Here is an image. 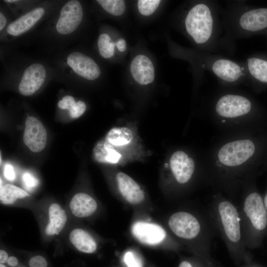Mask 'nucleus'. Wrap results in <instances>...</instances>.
I'll use <instances>...</instances> for the list:
<instances>
[{"label":"nucleus","mask_w":267,"mask_h":267,"mask_svg":"<svg viewBox=\"0 0 267 267\" xmlns=\"http://www.w3.org/2000/svg\"><path fill=\"white\" fill-rule=\"evenodd\" d=\"M207 215L229 251L244 256L246 248L239 208L228 199L216 196L209 204Z\"/></svg>","instance_id":"1"},{"label":"nucleus","mask_w":267,"mask_h":267,"mask_svg":"<svg viewBox=\"0 0 267 267\" xmlns=\"http://www.w3.org/2000/svg\"><path fill=\"white\" fill-rule=\"evenodd\" d=\"M217 6L212 1H197L184 20L185 30L194 43L204 51H214L221 34Z\"/></svg>","instance_id":"2"},{"label":"nucleus","mask_w":267,"mask_h":267,"mask_svg":"<svg viewBox=\"0 0 267 267\" xmlns=\"http://www.w3.org/2000/svg\"><path fill=\"white\" fill-rule=\"evenodd\" d=\"M238 208L245 245L247 248H257L267 234V210L263 197L256 190H252Z\"/></svg>","instance_id":"3"},{"label":"nucleus","mask_w":267,"mask_h":267,"mask_svg":"<svg viewBox=\"0 0 267 267\" xmlns=\"http://www.w3.org/2000/svg\"><path fill=\"white\" fill-rule=\"evenodd\" d=\"M227 17L226 29L235 37H249L267 30V7L238 4Z\"/></svg>","instance_id":"4"},{"label":"nucleus","mask_w":267,"mask_h":267,"mask_svg":"<svg viewBox=\"0 0 267 267\" xmlns=\"http://www.w3.org/2000/svg\"><path fill=\"white\" fill-rule=\"evenodd\" d=\"M257 149L253 140L249 139L237 140L223 145L220 149L218 157L224 166L236 167L253 157Z\"/></svg>","instance_id":"5"},{"label":"nucleus","mask_w":267,"mask_h":267,"mask_svg":"<svg viewBox=\"0 0 267 267\" xmlns=\"http://www.w3.org/2000/svg\"><path fill=\"white\" fill-rule=\"evenodd\" d=\"M253 102L238 94H227L217 101L215 109L218 115L225 118H235L246 115L253 110Z\"/></svg>","instance_id":"6"},{"label":"nucleus","mask_w":267,"mask_h":267,"mask_svg":"<svg viewBox=\"0 0 267 267\" xmlns=\"http://www.w3.org/2000/svg\"><path fill=\"white\" fill-rule=\"evenodd\" d=\"M83 16L81 4L78 0L68 1L60 10L56 29L62 35H67L74 32L81 23Z\"/></svg>","instance_id":"7"},{"label":"nucleus","mask_w":267,"mask_h":267,"mask_svg":"<svg viewBox=\"0 0 267 267\" xmlns=\"http://www.w3.org/2000/svg\"><path fill=\"white\" fill-rule=\"evenodd\" d=\"M47 139L46 130L36 118L28 117L25 122L23 141L31 151L39 152L45 146Z\"/></svg>","instance_id":"8"},{"label":"nucleus","mask_w":267,"mask_h":267,"mask_svg":"<svg viewBox=\"0 0 267 267\" xmlns=\"http://www.w3.org/2000/svg\"><path fill=\"white\" fill-rule=\"evenodd\" d=\"M170 166L176 181L180 184L188 182L191 178L195 170L193 159L180 150L175 152L170 159Z\"/></svg>","instance_id":"9"},{"label":"nucleus","mask_w":267,"mask_h":267,"mask_svg":"<svg viewBox=\"0 0 267 267\" xmlns=\"http://www.w3.org/2000/svg\"><path fill=\"white\" fill-rule=\"evenodd\" d=\"M46 78V71L41 64L34 63L24 71L18 87L20 93L29 96L36 92L42 86Z\"/></svg>","instance_id":"10"},{"label":"nucleus","mask_w":267,"mask_h":267,"mask_svg":"<svg viewBox=\"0 0 267 267\" xmlns=\"http://www.w3.org/2000/svg\"><path fill=\"white\" fill-rule=\"evenodd\" d=\"M67 63L77 74L88 80H95L100 74L99 67L95 62L83 53H70Z\"/></svg>","instance_id":"11"},{"label":"nucleus","mask_w":267,"mask_h":267,"mask_svg":"<svg viewBox=\"0 0 267 267\" xmlns=\"http://www.w3.org/2000/svg\"><path fill=\"white\" fill-rule=\"evenodd\" d=\"M134 236L140 242L148 245H155L166 238L165 230L159 225L142 222H135L132 226Z\"/></svg>","instance_id":"12"},{"label":"nucleus","mask_w":267,"mask_h":267,"mask_svg":"<svg viewBox=\"0 0 267 267\" xmlns=\"http://www.w3.org/2000/svg\"><path fill=\"white\" fill-rule=\"evenodd\" d=\"M244 64L248 79L259 86H267V54H253L247 58Z\"/></svg>","instance_id":"13"},{"label":"nucleus","mask_w":267,"mask_h":267,"mask_svg":"<svg viewBox=\"0 0 267 267\" xmlns=\"http://www.w3.org/2000/svg\"><path fill=\"white\" fill-rule=\"evenodd\" d=\"M130 71L134 79L140 85L150 84L154 79L153 63L148 57L143 54L137 55L133 59Z\"/></svg>","instance_id":"14"},{"label":"nucleus","mask_w":267,"mask_h":267,"mask_svg":"<svg viewBox=\"0 0 267 267\" xmlns=\"http://www.w3.org/2000/svg\"><path fill=\"white\" fill-rule=\"evenodd\" d=\"M116 179L122 196L129 203L137 204L144 198V194L137 182L128 175L119 172Z\"/></svg>","instance_id":"15"},{"label":"nucleus","mask_w":267,"mask_h":267,"mask_svg":"<svg viewBox=\"0 0 267 267\" xmlns=\"http://www.w3.org/2000/svg\"><path fill=\"white\" fill-rule=\"evenodd\" d=\"M44 13V9L41 7L27 12L7 26L6 29L7 33L14 36H17L25 33L36 24Z\"/></svg>","instance_id":"16"},{"label":"nucleus","mask_w":267,"mask_h":267,"mask_svg":"<svg viewBox=\"0 0 267 267\" xmlns=\"http://www.w3.org/2000/svg\"><path fill=\"white\" fill-rule=\"evenodd\" d=\"M70 208L73 214L77 217L84 218L93 214L97 209V203L90 195L78 193L72 198Z\"/></svg>","instance_id":"17"},{"label":"nucleus","mask_w":267,"mask_h":267,"mask_svg":"<svg viewBox=\"0 0 267 267\" xmlns=\"http://www.w3.org/2000/svg\"><path fill=\"white\" fill-rule=\"evenodd\" d=\"M49 222L45 228L49 235L58 234L64 227L67 221L65 211L57 203L50 205L48 209Z\"/></svg>","instance_id":"18"},{"label":"nucleus","mask_w":267,"mask_h":267,"mask_svg":"<svg viewBox=\"0 0 267 267\" xmlns=\"http://www.w3.org/2000/svg\"><path fill=\"white\" fill-rule=\"evenodd\" d=\"M69 239L75 247L80 251L91 253L96 249V244L92 236L87 231L80 228L71 231Z\"/></svg>","instance_id":"19"},{"label":"nucleus","mask_w":267,"mask_h":267,"mask_svg":"<svg viewBox=\"0 0 267 267\" xmlns=\"http://www.w3.org/2000/svg\"><path fill=\"white\" fill-rule=\"evenodd\" d=\"M93 154L95 160L99 162L117 163L121 155L114 149L113 146L106 140L98 142L94 146Z\"/></svg>","instance_id":"20"},{"label":"nucleus","mask_w":267,"mask_h":267,"mask_svg":"<svg viewBox=\"0 0 267 267\" xmlns=\"http://www.w3.org/2000/svg\"><path fill=\"white\" fill-rule=\"evenodd\" d=\"M133 138L130 129L121 127L111 129L107 134L105 140L113 146H121L129 144Z\"/></svg>","instance_id":"21"},{"label":"nucleus","mask_w":267,"mask_h":267,"mask_svg":"<svg viewBox=\"0 0 267 267\" xmlns=\"http://www.w3.org/2000/svg\"><path fill=\"white\" fill-rule=\"evenodd\" d=\"M29 196L26 191L15 185L10 184L0 185V199L3 204H11L18 199Z\"/></svg>","instance_id":"22"},{"label":"nucleus","mask_w":267,"mask_h":267,"mask_svg":"<svg viewBox=\"0 0 267 267\" xmlns=\"http://www.w3.org/2000/svg\"><path fill=\"white\" fill-rule=\"evenodd\" d=\"M97 45L99 53L102 57L109 58L113 56L115 43L112 41L108 34H102L99 36Z\"/></svg>","instance_id":"23"},{"label":"nucleus","mask_w":267,"mask_h":267,"mask_svg":"<svg viewBox=\"0 0 267 267\" xmlns=\"http://www.w3.org/2000/svg\"><path fill=\"white\" fill-rule=\"evenodd\" d=\"M97 2L106 11L114 16H120L125 11V2L122 0H97Z\"/></svg>","instance_id":"24"},{"label":"nucleus","mask_w":267,"mask_h":267,"mask_svg":"<svg viewBox=\"0 0 267 267\" xmlns=\"http://www.w3.org/2000/svg\"><path fill=\"white\" fill-rule=\"evenodd\" d=\"M160 2V0H139L137 1V8L140 14L149 16L155 11Z\"/></svg>","instance_id":"25"},{"label":"nucleus","mask_w":267,"mask_h":267,"mask_svg":"<svg viewBox=\"0 0 267 267\" xmlns=\"http://www.w3.org/2000/svg\"><path fill=\"white\" fill-rule=\"evenodd\" d=\"M86 110V105L82 101H79L76 105L69 110L70 116L72 118H77L81 116Z\"/></svg>","instance_id":"26"},{"label":"nucleus","mask_w":267,"mask_h":267,"mask_svg":"<svg viewBox=\"0 0 267 267\" xmlns=\"http://www.w3.org/2000/svg\"><path fill=\"white\" fill-rule=\"evenodd\" d=\"M124 261L128 267H142L140 261L131 252L125 254Z\"/></svg>","instance_id":"27"},{"label":"nucleus","mask_w":267,"mask_h":267,"mask_svg":"<svg viewBox=\"0 0 267 267\" xmlns=\"http://www.w3.org/2000/svg\"><path fill=\"white\" fill-rule=\"evenodd\" d=\"M73 97L66 95L58 102V106L62 109L70 110L76 104Z\"/></svg>","instance_id":"28"},{"label":"nucleus","mask_w":267,"mask_h":267,"mask_svg":"<svg viewBox=\"0 0 267 267\" xmlns=\"http://www.w3.org/2000/svg\"><path fill=\"white\" fill-rule=\"evenodd\" d=\"M22 180L24 185L28 189L34 188L38 184V179L28 172H25L23 175Z\"/></svg>","instance_id":"29"},{"label":"nucleus","mask_w":267,"mask_h":267,"mask_svg":"<svg viewBox=\"0 0 267 267\" xmlns=\"http://www.w3.org/2000/svg\"><path fill=\"white\" fill-rule=\"evenodd\" d=\"M29 266L30 267H47V264L43 257L36 256L30 260Z\"/></svg>","instance_id":"30"},{"label":"nucleus","mask_w":267,"mask_h":267,"mask_svg":"<svg viewBox=\"0 0 267 267\" xmlns=\"http://www.w3.org/2000/svg\"><path fill=\"white\" fill-rule=\"evenodd\" d=\"M4 175L6 179L13 180L15 179V174L13 167L8 164L5 165L4 168Z\"/></svg>","instance_id":"31"},{"label":"nucleus","mask_w":267,"mask_h":267,"mask_svg":"<svg viewBox=\"0 0 267 267\" xmlns=\"http://www.w3.org/2000/svg\"><path fill=\"white\" fill-rule=\"evenodd\" d=\"M115 45L117 46L118 50L121 52H123L126 50V43L123 39H119L115 43Z\"/></svg>","instance_id":"32"},{"label":"nucleus","mask_w":267,"mask_h":267,"mask_svg":"<svg viewBox=\"0 0 267 267\" xmlns=\"http://www.w3.org/2000/svg\"><path fill=\"white\" fill-rule=\"evenodd\" d=\"M8 258L7 253L3 250L0 251V264H3L7 261Z\"/></svg>","instance_id":"33"},{"label":"nucleus","mask_w":267,"mask_h":267,"mask_svg":"<svg viewBox=\"0 0 267 267\" xmlns=\"http://www.w3.org/2000/svg\"><path fill=\"white\" fill-rule=\"evenodd\" d=\"M7 264L11 267H15L18 264V261L17 258L13 256H11L7 260Z\"/></svg>","instance_id":"34"},{"label":"nucleus","mask_w":267,"mask_h":267,"mask_svg":"<svg viewBox=\"0 0 267 267\" xmlns=\"http://www.w3.org/2000/svg\"><path fill=\"white\" fill-rule=\"evenodd\" d=\"M6 23V19L4 15L1 12L0 13V31L3 30Z\"/></svg>","instance_id":"35"},{"label":"nucleus","mask_w":267,"mask_h":267,"mask_svg":"<svg viewBox=\"0 0 267 267\" xmlns=\"http://www.w3.org/2000/svg\"><path fill=\"white\" fill-rule=\"evenodd\" d=\"M178 267H193L189 262L184 261L180 263Z\"/></svg>","instance_id":"36"},{"label":"nucleus","mask_w":267,"mask_h":267,"mask_svg":"<svg viewBox=\"0 0 267 267\" xmlns=\"http://www.w3.org/2000/svg\"><path fill=\"white\" fill-rule=\"evenodd\" d=\"M263 200L265 207L267 210V190L265 193V196L263 197Z\"/></svg>","instance_id":"37"},{"label":"nucleus","mask_w":267,"mask_h":267,"mask_svg":"<svg viewBox=\"0 0 267 267\" xmlns=\"http://www.w3.org/2000/svg\"><path fill=\"white\" fill-rule=\"evenodd\" d=\"M4 1L6 2H16V1H18V0H4Z\"/></svg>","instance_id":"38"},{"label":"nucleus","mask_w":267,"mask_h":267,"mask_svg":"<svg viewBox=\"0 0 267 267\" xmlns=\"http://www.w3.org/2000/svg\"><path fill=\"white\" fill-rule=\"evenodd\" d=\"M261 35H263L266 37V38L267 39V30L264 32Z\"/></svg>","instance_id":"39"},{"label":"nucleus","mask_w":267,"mask_h":267,"mask_svg":"<svg viewBox=\"0 0 267 267\" xmlns=\"http://www.w3.org/2000/svg\"><path fill=\"white\" fill-rule=\"evenodd\" d=\"M0 267H6L4 265H2V264H0Z\"/></svg>","instance_id":"40"},{"label":"nucleus","mask_w":267,"mask_h":267,"mask_svg":"<svg viewBox=\"0 0 267 267\" xmlns=\"http://www.w3.org/2000/svg\"></svg>","instance_id":"41"}]
</instances>
